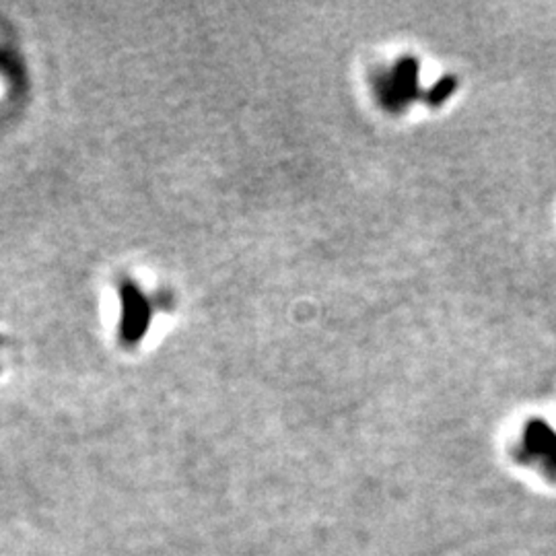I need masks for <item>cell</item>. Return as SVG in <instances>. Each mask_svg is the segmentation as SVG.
I'll return each mask as SVG.
<instances>
[]
</instances>
